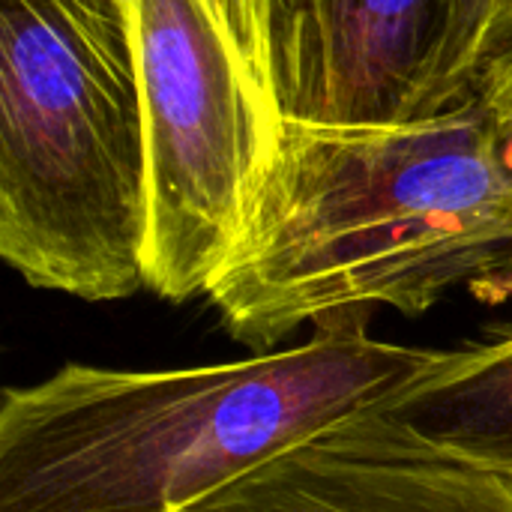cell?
I'll return each mask as SVG.
<instances>
[{
  "label": "cell",
  "instance_id": "1",
  "mask_svg": "<svg viewBox=\"0 0 512 512\" xmlns=\"http://www.w3.org/2000/svg\"><path fill=\"white\" fill-rule=\"evenodd\" d=\"M510 276L512 132L477 87L423 117H288L204 297L261 354L306 324L423 315Z\"/></svg>",
  "mask_w": 512,
  "mask_h": 512
},
{
  "label": "cell",
  "instance_id": "2",
  "mask_svg": "<svg viewBox=\"0 0 512 512\" xmlns=\"http://www.w3.org/2000/svg\"><path fill=\"white\" fill-rule=\"evenodd\" d=\"M372 315L300 345L183 369L66 363L0 399V512H183L387 405L441 348L375 339Z\"/></svg>",
  "mask_w": 512,
  "mask_h": 512
},
{
  "label": "cell",
  "instance_id": "3",
  "mask_svg": "<svg viewBox=\"0 0 512 512\" xmlns=\"http://www.w3.org/2000/svg\"><path fill=\"white\" fill-rule=\"evenodd\" d=\"M147 171L120 0H0V255L33 288H147Z\"/></svg>",
  "mask_w": 512,
  "mask_h": 512
},
{
  "label": "cell",
  "instance_id": "4",
  "mask_svg": "<svg viewBox=\"0 0 512 512\" xmlns=\"http://www.w3.org/2000/svg\"><path fill=\"white\" fill-rule=\"evenodd\" d=\"M144 120L147 291L204 297L279 153V0H120Z\"/></svg>",
  "mask_w": 512,
  "mask_h": 512
},
{
  "label": "cell",
  "instance_id": "5",
  "mask_svg": "<svg viewBox=\"0 0 512 512\" xmlns=\"http://www.w3.org/2000/svg\"><path fill=\"white\" fill-rule=\"evenodd\" d=\"M183 512H512V477L429 450L369 411Z\"/></svg>",
  "mask_w": 512,
  "mask_h": 512
},
{
  "label": "cell",
  "instance_id": "6",
  "mask_svg": "<svg viewBox=\"0 0 512 512\" xmlns=\"http://www.w3.org/2000/svg\"><path fill=\"white\" fill-rule=\"evenodd\" d=\"M447 0H279L285 108L306 120H390L441 36Z\"/></svg>",
  "mask_w": 512,
  "mask_h": 512
},
{
  "label": "cell",
  "instance_id": "7",
  "mask_svg": "<svg viewBox=\"0 0 512 512\" xmlns=\"http://www.w3.org/2000/svg\"><path fill=\"white\" fill-rule=\"evenodd\" d=\"M372 414L429 450L512 477V330L444 351Z\"/></svg>",
  "mask_w": 512,
  "mask_h": 512
},
{
  "label": "cell",
  "instance_id": "8",
  "mask_svg": "<svg viewBox=\"0 0 512 512\" xmlns=\"http://www.w3.org/2000/svg\"><path fill=\"white\" fill-rule=\"evenodd\" d=\"M510 24L512 0H447L441 36L405 117L438 114L471 96Z\"/></svg>",
  "mask_w": 512,
  "mask_h": 512
},
{
  "label": "cell",
  "instance_id": "9",
  "mask_svg": "<svg viewBox=\"0 0 512 512\" xmlns=\"http://www.w3.org/2000/svg\"><path fill=\"white\" fill-rule=\"evenodd\" d=\"M477 87L492 105V111L498 114V120L504 123V129L512 132V24L507 27L501 45L495 48V54L486 60Z\"/></svg>",
  "mask_w": 512,
  "mask_h": 512
},
{
  "label": "cell",
  "instance_id": "10",
  "mask_svg": "<svg viewBox=\"0 0 512 512\" xmlns=\"http://www.w3.org/2000/svg\"><path fill=\"white\" fill-rule=\"evenodd\" d=\"M492 294H501V297L507 294V297H512V276H510V279H507V282H501V285H498V288H495Z\"/></svg>",
  "mask_w": 512,
  "mask_h": 512
}]
</instances>
